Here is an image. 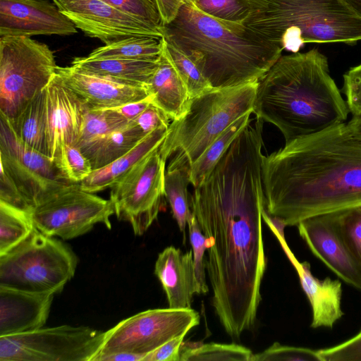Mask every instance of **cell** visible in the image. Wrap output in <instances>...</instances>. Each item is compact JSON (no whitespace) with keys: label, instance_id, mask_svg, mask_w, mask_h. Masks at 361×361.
<instances>
[{"label":"cell","instance_id":"cell-1","mask_svg":"<svg viewBox=\"0 0 361 361\" xmlns=\"http://www.w3.org/2000/svg\"><path fill=\"white\" fill-rule=\"evenodd\" d=\"M264 123L259 118L249 123L189 197L206 238L212 305L234 338L255 324L267 266L262 234Z\"/></svg>","mask_w":361,"mask_h":361},{"label":"cell","instance_id":"cell-2","mask_svg":"<svg viewBox=\"0 0 361 361\" xmlns=\"http://www.w3.org/2000/svg\"><path fill=\"white\" fill-rule=\"evenodd\" d=\"M267 214L287 226L361 204V138L341 123L262 156Z\"/></svg>","mask_w":361,"mask_h":361},{"label":"cell","instance_id":"cell-3","mask_svg":"<svg viewBox=\"0 0 361 361\" xmlns=\"http://www.w3.org/2000/svg\"><path fill=\"white\" fill-rule=\"evenodd\" d=\"M252 113L286 142L344 123L350 111L327 58L312 49L281 56L258 80Z\"/></svg>","mask_w":361,"mask_h":361},{"label":"cell","instance_id":"cell-4","mask_svg":"<svg viewBox=\"0 0 361 361\" xmlns=\"http://www.w3.org/2000/svg\"><path fill=\"white\" fill-rule=\"evenodd\" d=\"M163 38L192 60L214 88L258 81L283 49L243 23L221 20L185 0Z\"/></svg>","mask_w":361,"mask_h":361},{"label":"cell","instance_id":"cell-5","mask_svg":"<svg viewBox=\"0 0 361 361\" xmlns=\"http://www.w3.org/2000/svg\"><path fill=\"white\" fill-rule=\"evenodd\" d=\"M244 21L283 50L300 51L309 42L361 40V18L345 0H244Z\"/></svg>","mask_w":361,"mask_h":361},{"label":"cell","instance_id":"cell-6","mask_svg":"<svg viewBox=\"0 0 361 361\" xmlns=\"http://www.w3.org/2000/svg\"><path fill=\"white\" fill-rule=\"evenodd\" d=\"M258 81L214 88L192 98L186 113L169 124L159 147L167 169L190 168L207 148L238 118L252 112Z\"/></svg>","mask_w":361,"mask_h":361},{"label":"cell","instance_id":"cell-7","mask_svg":"<svg viewBox=\"0 0 361 361\" xmlns=\"http://www.w3.org/2000/svg\"><path fill=\"white\" fill-rule=\"evenodd\" d=\"M77 264L75 254L66 244L35 228L0 256V286L58 294L74 276Z\"/></svg>","mask_w":361,"mask_h":361},{"label":"cell","instance_id":"cell-8","mask_svg":"<svg viewBox=\"0 0 361 361\" xmlns=\"http://www.w3.org/2000/svg\"><path fill=\"white\" fill-rule=\"evenodd\" d=\"M51 49L25 36L0 37V114L17 116L56 73Z\"/></svg>","mask_w":361,"mask_h":361},{"label":"cell","instance_id":"cell-9","mask_svg":"<svg viewBox=\"0 0 361 361\" xmlns=\"http://www.w3.org/2000/svg\"><path fill=\"white\" fill-rule=\"evenodd\" d=\"M104 331L61 325L0 336V361H92Z\"/></svg>","mask_w":361,"mask_h":361},{"label":"cell","instance_id":"cell-10","mask_svg":"<svg viewBox=\"0 0 361 361\" xmlns=\"http://www.w3.org/2000/svg\"><path fill=\"white\" fill-rule=\"evenodd\" d=\"M199 324L200 314L191 308L147 310L105 331L97 355L117 352L146 355L180 335L187 334Z\"/></svg>","mask_w":361,"mask_h":361},{"label":"cell","instance_id":"cell-11","mask_svg":"<svg viewBox=\"0 0 361 361\" xmlns=\"http://www.w3.org/2000/svg\"><path fill=\"white\" fill-rule=\"evenodd\" d=\"M0 157L1 170L32 209L74 183L63 176L54 159L19 141L7 118L1 114Z\"/></svg>","mask_w":361,"mask_h":361},{"label":"cell","instance_id":"cell-12","mask_svg":"<svg viewBox=\"0 0 361 361\" xmlns=\"http://www.w3.org/2000/svg\"><path fill=\"white\" fill-rule=\"evenodd\" d=\"M166 162L159 147L110 187L116 216L128 222L136 235L149 229L161 209Z\"/></svg>","mask_w":361,"mask_h":361},{"label":"cell","instance_id":"cell-13","mask_svg":"<svg viewBox=\"0 0 361 361\" xmlns=\"http://www.w3.org/2000/svg\"><path fill=\"white\" fill-rule=\"evenodd\" d=\"M113 214L115 212L110 200L83 190L79 183L70 185L32 211L37 230L63 240L82 235L97 224L110 229Z\"/></svg>","mask_w":361,"mask_h":361},{"label":"cell","instance_id":"cell-14","mask_svg":"<svg viewBox=\"0 0 361 361\" xmlns=\"http://www.w3.org/2000/svg\"><path fill=\"white\" fill-rule=\"evenodd\" d=\"M59 10L85 35L105 44L130 37L161 39L155 29L103 0H53Z\"/></svg>","mask_w":361,"mask_h":361},{"label":"cell","instance_id":"cell-15","mask_svg":"<svg viewBox=\"0 0 361 361\" xmlns=\"http://www.w3.org/2000/svg\"><path fill=\"white\" fill-rule=\"evenodd\" d=\"M77 27L47 0H0V37L67 36Z\"/></svg>","mask_w":361,"mask_h":361},{"label":"cell","instance_id":"cell-16","mask_svg":"<svg viewBox=\"0 0 361 361\" xmlns=\"http://www.w3.org/2000/svg\"><path fill=\"white\" fill-rule=\"evenodd\" d=\"M49 157H56L65 144H75L90 109L56 73L44 89Z\"/></svg>","mask_w":361,"mask_h":361},{"label":"cell","instance_id":"cell-17","mask_svg":"<svg viewBox=\"0 0 361 361\" xmlns=\"http://www.w3.org/2000/svg\"><path fill=\"white\" fill-rule=\"evenodd\" d=\"M312 252L346 283L361 291V267L324 214L297 225Z\"/></svg>","mask_w":361,"mask_h":361},{"label":"cell","instance_id":"cell-18","mask_svg":"<svg viewBox=\"0 0 361 361\" xmlns=\"http://www.w3.org/2000/svg\"><path fill=\"white\" fill-rule=\"evenodd\" d=\"M64 83L82 99L90 109H115L149 95L144 87L119 83L84 73L73 66L57 67Z\"/></svg>","mask_w":361,"mask_h":361},{"label":"cell","instance_id":"cell-19","mask_svg":"<svg viewBox=\"0 0 361 361\" xmlns=\"http://www.w3.org/2000/svg\"><path fill=\"white\" fill-rule=\"evenodd\" d=\"M54 296L0 286V336L43 327Z\"/></svg>","mask_w":361,"mask_h":361},{"label":"cell","instance_id":"cell-20","mask_svg":"<svg viewBox=\"0 0 361 361\" xmlns=\"http://www.w3.org/2000/svg\"><path fill=\"white\" fill-rule=\"evenodd\" d=\"M154 274L162 286L170 308H191L193 295L201 294L192 250L183 253L174 246L166 247L156 260Z\"/></svg>","mask_w":361,"mask_h":361},{"label":"cell","instance_id":"cell-21","mask_svg":"<svg viewBox=\"0 0 361 361\" xmlns=\"http://www.w3.org/2000/svg\"><path fill=\"white\" fill-rule=\"evenodd\" d=\"M282 247L295 268L302 288L310 303L312 311L310 326L332 329L344 314L341 309V283L330 278L323 280L315 278L309 262H299L287 244Z\"/></svg>","mask_w":361,"mask_h":361},{"label":"cell","instance_id":"cell-22","mask_svg":"<svg viewBox=\"0 0 361 361\" xmlns=\"http://www.w3.org/2000/svg\"><path fill=\"white\" fill-rule=\"evenodd\" d=\"M161 44L158 66L147 89L152 96V104L173 121L180 118L186 113L192 99L166 52L162 38Z\"/></svg>","mask_w":361,"mask_h":361},{"label":"cell","instance_id":"cell-23","mask_svg":"<svg viewBox=\"0 0 361 361\" xmlns=\"http://www.w3.org/2000/svg\"><path fill=\"white\" fill-rule=\"evenodd\" d=\"M167 130L168 127L154 130L122 157L102 169L93 170L87 178L79 183L81 188L94 193L112 186L161 146L167 134Z\"/></svg>","mask_w":361,"mask_h":361},{"label":"cell","instance_id":"cell-24","mask_svg":"<svg viewBox=\"0 0 361 361\" xmlns=\"http://www.w3.org/2000/svg\"><path fill=\"white\" fill-rule=\"evenodd\" d=\"M157 61L75 57L71 66L94 75L136 87L147 86L158 66Z\"/></svg>","mask_w":361,"mask_h":361},{"label":"cell","instance_id":"cell-25","mask_svg":"<svg viewBox=\"0 0 361 361\" xmlns=\"http://www.w3.org/2000/svg\"><path fill=\"white\" fill-rule=\"evenodd\" d=\"M147 135L134 121L126 127L85 143L78 148L92 170L102 169L131 150Z\"/></svg>","mask_w":361,"mask_h":361},{"label":"cell","instance_id":"cell-26","mask_svg":"<svg viewBox=\"0 0 361 361\" xmlns=\"http://www.w3.org/2000/svg\"><path fill=\"white\" fill-rule=\"evenodd\" d=\"M7 120L19 141L49 157L44 90L17 116Z\"/></svg>","mask_w":361,"mask_h":361},{"label":"cell","instance_id":"cell-27","mask_svg":"<svg viewBox=\"0 0 361 361\" xmlns=\"http://www.w3.org/2000/svg\"><path fill=\"white\" fill-rule=\"evenodd\" d=\"M252 112L243 116L217 137L190 166L189 177L193 188L201 185L211 174L216 165L242 130L252 121Z\"/></svg>","mask_w":361,"mask_h":361},{"label":"cell","instance_id":"cell-28","mask_svg":"<svg viewBox=\"0 0 361 361\" xmlns=\"http://www.w3.org/2000/svg\"><path fill=\"white\" fill-rule=\"evenodd\" d=\"M161 49V39L151 37H130L98 47L87 57L92 59L157 61Z\"/></svg>","mask_w":361,"mask_h":361},{"label":"cell","instance_id":"cell-29","mask_svg":"<svg viewBox=\"0 0 361 361\" xmlns=\"http://www.w3.org/2000/svg\"><path fill=\"white\" fill-rule=\"evenodd\" d=\"M35 228L32 212L0 202V256L25 240Z\"/></svg>","mask_w":361,"mask_h":361},{"label":"cell","instance_id":"cell-30","mask_svg":"<svg viewBox=\"0 0 361 361\" xmlns=\"http://www.w3.org/2000/svg\"><path fill=\"white\" fill-rule=\"evenodd\" d=\"M190 184L188 168L166 169L164 178V197L169 203L173 219L185 241V228L192 214L188 186Z\"/></svg>","mask_w":361,"mask_h":361},{"label":"cell","instance_id":"cell-31","mask_svg":"<svg viewBox=\"0 0 361 361\" xmlns=\"http://www.w3.org/2000/svg\"><path fill=\"white\" fill-rule=\"evenodd\" d=\"M249 348L235 344L183 342L180 361H250Z\"/></svg>","mask_w":361,"mask_h":361},{"label":"cell","instance_id":"cell-32","mask_svg":"<svg viewBox=\"0 0 361 361\" xmlns=\"http://www.w3.org/2000/svg\"><path fill=\"white\" fill-rule=\"evenodd\" d=\"M324 214L361 267V204Z\"/></svg>","mask_w":361,"mask_h":361},{"label":"cell","instance_id":"cell-33","mask_svg":"<svg viewBox=\"0 0 361 361\" xmlns=\"http://www.w3.org/2000/svg\"><path fill=\"white\" fill-rule=\"evenodd\" d=\"M129 121L115 109H89L76 142L77 147L120 130Z\"/></svg>","mask_w":361,"mask_h":361},{"label":"cell","instance_id":"cell-34","mask_svg":"<svg viewBox=\"0 0 361 361\" xmlns=\"http://www.w3.org/2000/svg\"><path fill=\"white\" fill-rule=\"evenodd\" d=\"M166 52L185 84L191 99L214 89L196 64L162 37Z\"/></svg>","mask_w":361,"mask_h":361},{"label":"cell","instance_id":"cell-35","mask_svg":"<svg viewBox=\"0 0 361 361\" xmlns=\"http://www.w3.org/2000/svg\"><path fill=\"white\" fill-rule=\"evenodd\" d=\"M54 161L63 176L72 183H80L93 171L88 159L73 144L60 148Z\"/></svg>","mask_w":361,"mask_h":361},{"label":"cell","instance_id":"cell-36","mask_svg":"<svg viewBox=\"0 0 361 361\" xmlns=\"http://www.w3.org/2000/svg\"><path fill=\"white\" fill-rule=\"evenodd\" d=\"M202 12L214 18L243 23L249 8L244 0H190Z\"/></svg>","mask_w":361,"mask_h":361},{"label":"cell","instance_id":"cell-37","mask_svg":"<svg viewBox=\"0 0 361 361\" xmlns=\"http://www.w3.org/2000/svg\"><path fill=\"white\" fill-rule=\"evenodd\" d=\"M250 361H322L317 350L275 342L268 348L253 354Z\"/></svg>","mask_w":361,"mask_h":361},{"label":"cell","instance_id":"cell-38","mask_svg":"<svg viewBox=\"0 0 361 361\" xmlns=\"http://www.w3.org/2000/svg\"><path fill=\"white\" fill-rule=\"evenodd\" d=\"M188 225L196 278L201 294H207L209 292V287L206 282V267L204 257V252L207 250L206 238L192 212L188 220Z\"/></svg>","mask_w":361,"mask_h":361},{"label":"cell","instance_id":"cell-39","mask_svg":"<svg viewBox=\"0 0 361 361\" xmlns=\"http://www.w3.org/2000/svg\"><path fill=\"white\" fill-rule=\"evenodd\" d=\"M115 8L151 27L162 30L163 24L152 0H103Z\"/></svg>","mask_w":361,"mask_h":361},{"label":"cell","instance_id":"cell-40","mask_svg":"<svg viewBox=\"0 0 361 361\" xmlns=\"http://www.w3.org/2000/svg\"><path fill=\"white\" fill-rule=\"evenodd\" d=\"M317 352L322 361H361V330L346 341Z\"/></svg>","mask_w":361,"mask_h":361},{"label":"cell","instance_id":"cell-41","mask_svg":"<svg viewBox=\"0 0 361 361\" xmlns=\"http://www.w3.org/2000/svg\"><path fill=\"white\" fill-rule=\"evenodd\" d=\"M342 90L350 113L353 116H361V63L343 75Z\"/></svg>","mask_w":361,"mask_h":361},{"label":"cell","instance_id":"cell-42","mask_svg":"<svg viewBox=\"0 0 361 361\" xmlns=\"http://www.w3.org/2000/svg\"><path fill=\"white\" fill-rule=\"evenodd\" d=\"M171 119L159 108L151 104L133 121L147 134L161 127H169Z\"/></svg>","mask_w":361,"mask_h":361},{"label":"cell","instance_id":"cell-43","mask_svg":"<svg viewBox=\"0 0 361 361\" xmlns=\"http://www.w3.org/2000/svg\"><path fill=\"white\" fill-rule=\"evenodd\" d=\"M185 335H180L146 354L142 361H180L181 346Z\"/></svg>","mask_w":361,"mask_h":361},{"label":"cell","instance_id":"cell-44","mask_svg":"<svg viewBox=\"0 0 361 361\" xmlns=\"http://www.w3.org/2000/svg\"><path fill=\"white\" fill-rule=\"evenodd\" d=\"M163 25L172 22L177 16L179 10L185 0H152Z\"/></svg>","mask_w":361,"mask_h":361},{"label":"cell","instance_id":"cell-45","mask_svg":"<svg viewBox=\"0 0 361 361\" xmlns=\"http://www.w3.org/2000/svg\"><path fill=\"white\" fill-rule=\"evenodd\" d=\"M151 104L152 96L149 94L147 97L132 102H129L117 108H115L129 122L135 120Z\"/></svg>","mask_w":361,"mask_h":361},{"label":"cell","instance_id":"cell-46","mask_svg":"<svg viewBox=\"0 0 361 361\" xmlns=\"http://www.w3.org/2000/svg\"><path fill=\"white\" fill-rule=\"evenodd\" d=\"M145 355L117 352L95 356L92 361H142Z\"/></svg>","mask_w":361,"mask_h":361},{"label":"cell","instance_id":"cell-47","mask_svg":"<svg viewBox=\"0 0 361 361\" xmlns=\"http://www.w3.org/2000/svg\"><path fill=\"white\" fill-rule=\"evenodd\" d=\"M353 11L361 18V0H345Z\"/></svg>","mask_w":361,"mask_h":361}]
</instances>
